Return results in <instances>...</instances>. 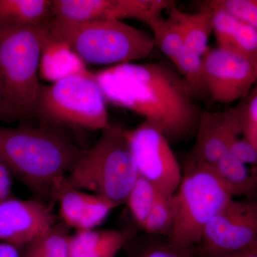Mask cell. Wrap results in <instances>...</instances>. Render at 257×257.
<instances>
[{
    "label": "cell",
    "instance_id": "cell-9",
    "mask_svg": "<svg viewBox=\"0 0 257 257\" xmlns=\"http://www.w3.org/2000/svg\"><path fill=\"white\" fill-rule=\"evenodd\" d=\"M202 60L204 89L214 101L241 100L256 84L257 60L218 47H209Z\"/></svg>",
    "mask_w": 257,
    "mask_h": 257
},
{
    "label": "cell",
    "instance_id": "cell-29",
    "mask_svg": "<svg viewBox=\"0 0 257 257\" xmlns=\"http://www.w3.org/2000/svg\"><path fill=\"white\" fill-rule=\"evenodd\" d=\"M228 152L234 155L244 165L256 167L257 163V147L246 141L245 139L238 138L231 144Z\"/></svg>",
    "mask_w": 257,
    "mask_h": 257
},
{
    "label": "cell",
    "instance_id": "cell-22",
    "mask_svg": "<svg viewBox=\"0 0 257 257\" xmlns=\"http://www.w3.org/2000/svg\"><path fill=\"white\" fill-rule=\"evenodd\" d=\"M68 239V235L55 226L20 250L23 257H69Z\"/></svg>",
    "mask_w": 257,
    "mask_h": 257
},
{
    "label": "cell",
    "instance_id": "cell-26",
    "mask_svg": "<svg viewBox=\"0 0 257 257\" xmlns=\"http://www.w3.org/2000/svg\"><path fill=\"white\" fill-rule=\"evenodd\" d=\"M228 50L257 60V28L239 23Z\"/></svg>",
    "mask_w": 257,
    "mask_h": 257
},
{
    "label": "cell",
    "instance_id": "cell-10",
    "mask_svg": "<svg viewBox=\"0 0 257 257\" xmlns=\"http://www.w3.org/2000/svg\"><path fill=\"white\" fill-rule=\"evenodd\" d=\"M198 246L230 253L257 246V203L231 199L206 225Z\"/></svg>",
    "mask_w": 257,
    "mask_h": 257
},
{
    "label": "cell",
    "instance_id": "cell-14",
    "mask_svg": "<svg viewBox=\"0 0 257 257\" xmlns=\"http://www.w3.org/2000/svg\"><path fill=\"white\" fill-rule=\"evenodd\" d=\"M50 10L52 18L70 23L121 20L119 0H51Z\"/></svg>",
    "mask_w": 257,
    "mask_h": 257
},
{
    "label": "cell",
    "instance_id": "cell-27",
    "mask_svg": "<svg viewBox=\"0 0 257 257\" xmlns=\"http://www.w3.org/2000/svg\"><path fill=\"white\" fill-rule=\"evenodd\" d=\"M212 12L213 33L218 47L229 50L239 22L222 11Z\"/></svg>",
    "mask_w": 257,
    "mask_h": 257
},
{
    "label": "cell",
    "instance_id": "cell-6",
    "mask_svg": "<svg viewBox=\"0 0 257 257\" xmlns=\"http://www.w3.org/2000/svg\"><path fill=\"white\" fill-rule=\"evenodd\" d=\"M233 198L212 165L187 155L182 180L172 197L174 221L166 239L179 247L197 246L206 225Z\"/></svg>",
    "mask_w": 257,
    "mask_h": 257
},
{
    "label": "cell",
    "instance_id": "cell-31",
    "mask_svg": "<svg viewBox=\"0 0 257 257\" xmlns=\"http://www.w3.org/2000/svg\"><path fill=\"white\" fill-rule=\"evenodd\" d=\"M12 178L10 171L0 161V201L13 197Z\"/></svg>",
    "mask_w": 257,
    "mask_h": 257
},
{
    "label": "cell",
    "instance_id": "cell-21",
    "mask_svg": "<svg viewBox=\"0 0 257 257\" xmlns=\"http://www.w3.org/2000/svg\"><path fill=\"white\" fill-rule=\"evenodd\" d=\"M127 257H194V246L182 248L169 242L164 236L146 234L125 243Z\"/></svg>",
    "mask_w": 257,
    "mask_h": 257
},
{
    "label": "cell",
    "instance_id": "cell-13",
    "mask_svg": "<svg viewBox=\"0 0 257 257\" xmlns=\"http://www.w3.org/2000/svg\"><path fill=\"white\" fill-rule=\"evenodd\" d=\"M56 199L64 224L76 231L95 229L117 207L101 196L69 187L64 183Z\"/></svg>",
    "mask_w": 257,
    "mask_h": 257
},
{
    "label": "cell",
    "instance_id": "cell-20",
    "mask_svg": "<svg viewBox=\"0 0 257 257\" xmlns=\"http://www.w3.org/2000/svg\"><path fill=\"white\" fill-rule=\"evenodd\" d=\"M152 32L155 47L170 59L172 64L184 50L180 25L171 13L168 18L160 16L147 24Z\"/></svg>",
    "mask_w": 257,
    "mask_h": 257
},
{
    "label": "cell",
    "instance_id": "cell-23",
    "mask_svg": "<svg viewBox=\"0 0 257 257\" xmlns=\"http://www.w3.org/2000/svg\"><path fill=\"white\" fill-rule=\"evenodd\" d=\"M161 194L150 182L138 176L125 204L140 227Z\"/></svg>",
    "mask_w": 257,
    "mask_h": 257
},
{
    "label": "cell",
    "instance_id": "cell-4",
    "mask_svg": "<svg viewBox=\"0 0 257 257\" xmlns=\"http://www.w3.org/2000/svg\"><path fill=\"white\" fill-rule=\"evenodd\" d=\"M51 40L43 27L0 26V89L13 121L35 119L40 59Z\"/></svg>",
    "mask_w": 257,
    "mask_h": 257
},
{
    "label": "cell",
    "instance_id": "cell-15",
    "mask_svg": "<svg viewBox=\"0 0 257 257\" xmlns=\"http://www.w3.org/2000/svg\"><path fill=\"white\" fill-rule=\"evenodd\" d=\"M127 239L128 235L114 229L76 231L69 236V256L115 257Z\"/></svg>",
    "mask_w": 257,
    "mask_h": 257
},
{
    "label": "cell",
    "instance_id": "cell-32",
    "mask_svg": "<svg viewBox=\"0 0 257 257\" xmlns=\"http://www.w3.org/2000/svg\"><path fill=\"white\" fill-rule=\"evenodd\" d=\"M0 257H23V255L20 248L0 241Z\"/></svg>",
    "mask_w": 257,
    "mask_h": 257
},
{
    "label": "cell",
    "instance_id": "cell-17",
    "mask_svg": "<svg viewBox=\"0 0 257 257\" xmlns=\"http://www.w3.org/2000/svg\"><path fill=\"white\" fill-rule=\"evenodd\" d=\"M170 11L180 25L184 50L202 57L209 48L208 44L213 33L212 12L204 8L195 14H188L176 6Z\"/></svg>",
    "mask_w": 257,
    "mask_h": 257
},
{
    "label": "cell",
    "instance_id": "cell-12",
    "mask_svg": "<svg viewBox=\"0 0 257 257\" xmlns=\"http://www.w3.org/2000/svg\"><path fill=\"white\" fill-rule=\"evenodd\" d=\"M246 97L236 106L224 110L202 111L196 133L195 142L187 156L214 165L239 138L242 132V116Z\"/></svg>",
    "mask_w": 257,
    "mask_h": 257
},
{
    "label": "cell",
    "instance_id": "cell-16",
    "mask_svg": "<svg viewBox=\"0 0 257 257\" xmlns=\"http://www.w3.org/2000/svg\"><path fill=\"white\" fill-rule=\"evenodd\" d=\"M51 0H0V26L40 28L52 18Z\"/></svg>",
    "mask_w": 257,
    "mask_h": 257
},
{
    "label": "cell",
    "instance_id": "cell-11",
    "mask_svg": "<svg viewBox=\"0 0 257 257\" xmlns=\"http://www.w3.org/2000/svg\"><path fill=\"white\" fill-rule=\"evenodd\" d=\"M55 226L53 213L40 199L0 201V241L21 248Z\"/></svg>",
    "mask_w": 257,
    "mask_h": 257
},
{
    "label": "cell",
    "instance_id": "cell-5",
    "mask_svg": "<svg viewBox=\"0 0 257 257\" xmlns=\"http://www.w3.org/2000/svg\"><path fill=\"white\" fill-rule=\"evenodd\" d=\"M138 177L125 130L109 124L67 176L69 187L105 198L116 207L126 203Z\"/></svg>",
    "mask_w": 257,
    "mask_h": 257
},
{
    "label": "cell",
    "instance_id": "cell-18",
    "mask_svg": "<svg viewBox=\"0 0 257 257\" xmlns=\"http://www.w3.org/2000/svg\"><path fill=\"white\" fill-rule=\"evenodd\" d=\"M85 64L63 44L51 40L42 52L39 74L56 82L72 74L86 73Z\"/></svg>",
    "mask_w": 257,
    "mask_h": 257
},
{
    "label": "cell",
    "instance_id": "cell-2",
    "mask_svg": "<svg viewBox=\"0 0 257 257\" xmlns=\"http://www.w3.org/2000/svg\"><path fill=\"white\" fill-rule=\"evenodd\" d=\"M82 153L60 126H0V161L37 195L56 199Z\"/></svg>",
    "mask_w": 257,
    "mask_h": 257
},
{
    "label": "cell",
    "instance_id": "cell-33",
    "mask_svg": "<svg viewBox=\"0 0 257 257\" xmlns=\"http://www.w3.org/2000/svg\"><path fill=\"white\" fill-rule=\"evenodd\" d=\"M0 120L5 121H13L10 111L8 110V106L6 105V103H5L1 89H0Z\"/></svg>",
    "mask_w": 257,
    "mask_h": 257
},
{
    "label": "cell",
    "instance_id": "cell-7",
    "mask_svg": "<svg viewBox=\"0 0 257 257\" xmlns=\"http://www.w3.org/2000/svg\"><path fill=\"white\" fill-rule=\"evenodd\" d=\"M106 99L94 74H75L40 85L34 116L40 124L102 130L109 125Z\"/></svg>",
    "mask_w": 257,
    "mask_h": 257
},
{
    "label": "cell",
    "instance_id": "cell-8",
    "mask_svg": "<svg viewBox=\"0 0 257 257\" xmlns=\"http://www.w3.org/2000/svg\"><path fill=\"white\" fill-rule=\"evenodd\" d=\"M139 177L150 182L164 196L174 195L182 177V171L167 138L144 121L132 130H125Z\"/></svg>",
    "mask_w": 257,
    "mask_h": 257
},
{
    "label": "cell",
    "instance_id": "cell-24",
    "mask_svg": "<svg viewBox=\"0 0 257 257\" xmlns=\"http://www.w3.org/2000/svg\"><path fill=\"white\" fill-rule=\"evenodd\" d=\"M173 221L172 197H167L161 194L140 228L146 234L166 238L170 233Z\"/></svg>",
    "mask_w": 257,
    "mask_h": 257
},
{
    "label": "cell",
    "instance_id": "cell-1",
    "mask_svg": "<svg viewBox=\"0 0 257 257\" xmlns=\"http://www.w3.org/2000/svg\"><path fill=\"white\" fill-rule=\"evenodd\" d=\"M94 75L106 101L140 115L170 144L195 137L202 111L175 67L163 63L121 64Z\"/></svg>",
    "mask_w": 257,
    "mask_h": 257
},
{
    "label": "cell",
    "instance_id": "cell-3",
    "mask_svg": "<svg viewBox=\"0 0 257 257\" xmlns=\"http://www.w3.org/2000/svg\"><path fill=\"white\" fill-rule=\"evenodd\" d=\"M43 28L53 41L66 45L84 64L135 63L147 58L155 47L150 33L121 20L77 23L52 18Z\"/></svg>",
    "mask_w": 257,
    "mask_h": 257
},
{
    "label": "cell",
    "instance_id": "cell-25",
    "mask_svg": "<svg viewBox=\"0 0 257 257\" xmlns=\"http://www.w3.org/2000/svg\"><path fill=\"white\" fill-rule=\"evenodd\" d=\"M206 8L211 11H222L239 23L257 28L256 0H211Z\"/></svg>",
    "mask_w": 257,
    "mask_h": 257
},
{
    "label": "cell",
    "instance_id": "cell-30",
    "mask_svg": "<svg viewBox=\"0 0 257 257\" xmlns=\"http://www.w3.org/2000/svg\"><path fill=\"white\" fill-rule=\"evenodd\" d=\"M194 257H257V246L236 252L223 253L208 251L197 245L194 248Z\"/></svg>",
    "mask_w": 257,
    "mask_h": 257
},
{
    "label": "cell",
    "instance_id": "cell-19",
    "mask_svg": "<svg viewBox=\"0 0 257 257\" xmlns=\"http://www.w3.org/2000/svg\"><path fill=\"white\" fill-rule=\"evenodd\" d=\"M212 166L233 197L254 198L257 189L256 173L248 170L246 165L234 155L227 151Z\"/></svg>",
    "mask_w": 257,
    "mask_h": 257
},
{
    "label": "cell",
    "instance_id": "cell-28",
    "mask_svg": "<svg viewBox=\"0 0 257 257\" xmlns=\"http://www.w3.org/2000/svg\"><path fill=\"white\" fill-rule=\"evenodd\" d=\"M241 135L246 141L257 147V89L256 87L246 96L242 116Z\"/></svg>",
    "mask_w": 257,
    "mask_h": 257
}]
</instances>
